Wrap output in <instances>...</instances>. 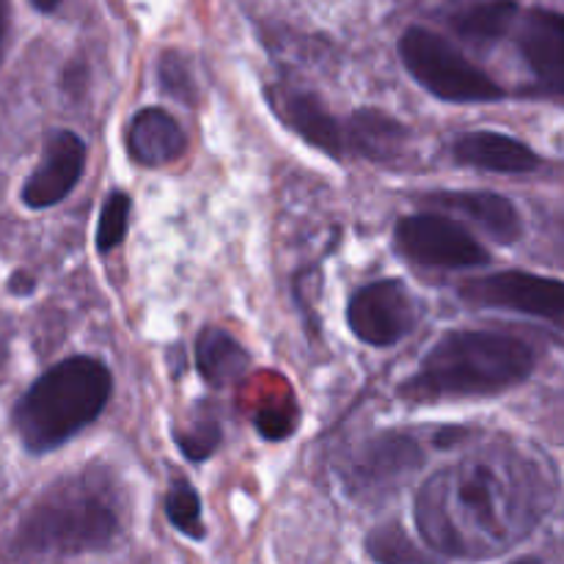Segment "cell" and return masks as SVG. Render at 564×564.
Here are the masks:
<instances>
[{
    "label": "cell",
    "mask_w": 564,
    "mask_h": 564,
    "mask_svg": "<svg viewBox=\"0 0 564 564\" xmlns=\"http://www.w3.org/2000/svg\"><path fill=\"white\" fill-rule=\"evenodd\" d=\"M510 564H540V562L532 560V556H527V560H518V562H510Z\"/></svg>",
    "instance_id": "26"
},
{
    "label": "cell",
    "mask_w": 564,
    "mask_h": 564,
    "mask_svg": "<svg viewBox=\"0 0 564 564\" xmlns=\"http://www.w3.org/2000/svg\"><path fill=\"white\" fill-rule=\"evenodd\" d=\"M367 554L378 564H433L400 523H383L375 529L367 538Z\"/></svg>",
    "instance_id": "19"
},
{
    "label": "cell",
    "mask_w": 564,
    "mask_h": 564,
    "mask_svg": "<svg viewBox=\"0 0 564 564\" xmlns=\"http://www.w3.org/2000/svg\"><path fill=\"white\" fill-rule=\"evenodd\" d=\"M463 301L482 308H505V312L529 314L564 328V281L549 275L505 270L482 279L466 281L460 290Z\"/></svg>",
    "instance_id": "7"
},
{
    "label": "cell",
    "mask_w": 564,
    "mask_h": 564,
    "mask_svg": "<svg viewBox=\"0 0 564 564\" xmlns=\"http://www.w3.org/2000/svg\"><path fill=\"white\" fill-rule=\"evenodd\" d=\"M130 209L132 202L127 193L113 191L108 202L102 204V213L97 220V248L99 253H108L124 242L127 229H130Z\"/></svg>",
    "instance_id": "21"
},
{
    "label": "cell",
    "mask_w": 564,
    "mask_h": 564,
    "mask_svg": "<svg viewBox=\"0 0 564 564\" xmlns=\"http://www.w3.org/2000/svg\"><path fill=\"white\" fill-rule=\"evenodd\" d=\"M521 53L538 80L564 97V14L529 11L521 25Z\"/></svg>",
    "instance_id": "13"
},
{
    "label": "cell",
    "mask_w": 564,
    "mask_h": 564,
    "mask_svg": "<svg viewBox=\"0 0 564 564\" xmlns=\"http://www.w3.org/2000/svg\"><path fill=\"white\" fill-rule=\"evenodd\" d=\"M160 86L169 97H174L182 105H193V99H196L193 72L180 53H165L160 58Z\"/></svg>",
    "instance_id": "22"
},
{
    "label": "cell",
    "mask_w": 564,
    "mask_h": 564,
    "mask_svg": "<svg viewBox=\"0 0 564 564\" xmlns=\"http://www.w3.org/2000/svg\"><path fill=\"white\" fill-rule=\"evenodd\" d=\"M218 444H220V430L218 424L213 422H196L191 424V430H176V446L182 449V455L191 457V460L196 463L207 460Z\"/></svg>",
    "instance_id": "23"
},
{
    "label": "cell",
    "mask_w": 564,
    "mask_h": 564,
    "mask_svg": "<svg viewBox=\"0 0 564 564\" xmlns=\"http://www.w3.org/2000/svg\"><path fill=\"white\" fill-rule=\"evenodd\" d=\"M6 25H9V0H0V39H3Z\"/></svg>",
    "instance_id": "25"
},
{
    "label": "cell",
    "mask_w": 564,
    "mask_h": 564,
    "mask_svg": "<svg viewBox=\"0 0 564 564\" xmlns=\"http://www.w3.org/2000/svg\"><path fill=\"white\" fill-rule=\"evenodd\" d=\"M165 516L171 527L182 532L185 538L202 540L204 538V518H202V499L196 490L185 482H176L165 496Z\"/></svg>",
    "instance_id": "20"
},
{
    "label": "cell",
    "mask_w": 564,
    "mask_h": 564,
    "mask_svg": "<svg viewBox=\"0 0 564 564\" xmlns=\"http://www.w3.org/2000/svg\"><path fill=\"white\" fill-rule=\"evenodd\" d=\"M534 350L523 339L496 330H449L402 386L416 402L490 397L523 383L534 369Z\"/></svg>",
    "instance_id": "2"
},
{
    "label": "cell",
    "mask_w": 564,
    "mask_h": 564,
    "mask_svg": "<svg viewBox=\"0 0 564 564\" xmlns=\"http://www.w3.org/2000/svg\"><path fill=\"white\" fill-rule=\"evenodd\" d=\"M119 534L113 485L94 474L58 479L17 529V545L31 554H88Z\"/></svg>",
    "instance_id": "4"
},
{
    "label": "cell",
    "mask_w": 564,
    "mask_h": 564,
    "mask_svg": "<svg viewBox=\"0 0 564 564\" xmlns=\"http://www.w3.org/2000/svg\"><path fill=\"white\" fill-rule=\"evenodd\" d=\"M31 6L36 11H42V14H50V11H55L61 6V0H31Z\"/></svg>",
    "instance_id": "24"
},
{
    "label": "cell",
    "mask_w": 564,
    "mask_h": 564,
    "mask_svg": "<svg viewBox=\"0 0 564 564\" xmlns=\"http://www.w3.org/2000/svg\"><path fill=\"white\" fill-rule=\"evenodd\" d=\"M86 169V143L69 130H55L44 143V154L22 185V202L31 209H47L64 202Z\"/></svg>",
    "instance_id": "9"
},
{
    "label": "cell",
    "mask_w": 564,
    "mask_h": 564,
    "mask_svg": "<svg viewBox=\"0 0 564 564\" xmlns=\"http://www.w3.org/2000/svg\"><path fill=\"white\" fill-rule=\"evenodd\" d=\"M516 17L518 6L512 0H490V3H479L474 9L463 11L455 20V28L460 36L488 44L505 36L512 28V22H516Z\"/></svg>",
    "instance_id": "18"
},
{
    "label": "cell",
    "mask_w": 564,
    "mask_h": 564,
    "mask_svg": "<svg viewBox=\"0 0 564 564\" xmlns=\"http://www.w3.org/2000/svg\"><path fill=\"white\" fill-rule=\"evenodd\" d=\"M427 204L474 220L499 242H516L523 231L521 213L507 196L490 191H441L427 196Z\"/></svg>",
    "instance_id": "12"
},
{
    "label": "cell",
    "mask_w": 564,
    "mask_h": 564,
    "mask_svg": "<svg viewBox=\"0 0 564 564\" xmlns=\"http://www.w3.org/2000/svg\"><path fill=\"white\" fill-rule=\"evenodd\" d=\"M248 352L240 341L224 328H204L196 339V367L202 378L213 386H229L246 375Z\"/></svg>",
    "instance_id": "17"
},
{
    "label": "cell",
    "mask_w": 564,
    "mask_h": 564,
    "mask_svg": "<svg viewBox=\"0 0 564 564\" xmlns=\"http://www.w3.org/2000/svg\"><path fill=\"white\" fill-rule=\"evenodd\" d=\"M268 99L273 105L275 116L292 132H297L308 147L319 149L330 158H339L345 152V124L334 119L314 94L290 86H273L268 91Z\"/></svg>",
    "instance_id": "11"
},
{
    "label": "cell",
    "mask_w": 564,
    "mask_h": 564,
    "mask_svg": "<svg viewBox=\"0 0 564 564\" xmlns=\"http://www.w3.org/2000/svg\"><path fill=\"white\" fill-rule=\"evenodd\" d=\"M127 152L143 169H160L185 154L187 138L180 121L163 108L138 110L127 127Z\"/></svg>",
    "instance_id": "14"
},
{
    "label": "cell",
    "mask_w": 564,
    "mask_h": 564,
    "mask_svg": "<svg viewBox=\"0 0 564 564\" xmlns=\"http://www.w3.org/2000/svg\"><path fill=\"white\" fill-rule=\"evenodd\" d=\"M405 138V127L383 110L364 108L345 121V149H352L369 160H389L391 154L400 152Z\"/></svg>",
    "instance_id": "16"
},
{
    "label": "cell",
    "mask_w": 564,
    "mask_h": 564,
    "mask_svg": "<svg viewBox=\"0 0 564 564\" xmlns=\"http://www.w3.org/2000/svg\"><path fill=\"white\" fill-rule=\"evenodd\" d=\"M394 237L397 248L411 262L427 264V268H479L490 259L477 237L460 220L441 213L408 215L397 224Z\"/></svg>",
    "instance_id": "6"
},
{
    "label": "cell",
    "mask_w": 564,
    "mask_h": 564,
    "mask_svg": "<svg viewBox=\"0 0 564 564\" xmlns=\"http://www.w3.org/2000/svg\"><path fill=\"white\" fill-rule=\"evenodd\" d=\"M455 158L463 165L479 171H496V174H527L540 165L538 152L518 138L494 130L463 132L452 147Z\"/></svg>",
    "instance_id": "15"
},
{
    "label": "cell",
    "mask_w": 564,
    "mask_h": 564,
    "mask_svg": "<svg viewBox=\"0 0 564 564\" xmlns=\"http://www.w3.org/2000/svg\"><path fill=\"white\" fill-rule=\"evenodd\" d=\"M422 457L416 438L397 433L375 435L347 460V485L356 494H375V490L397 485L402 477L416 471L422 466Z\"/></svg>",
    "instance_id": "10"
},
{
    "label": "cell",
    "mask_w": 564,
    "mask_h": 564,
    "mask_svg": "<svg viewBox=\"0 0 564 564\" xmlns=\"http://www.w3.org/2000/svg\"><path fill=\"white\" fill-rule=\"evenodd\" d=\"M400 58L413 80L444 102H496L505 97L494 77L485 75L455 44L427 28H408L402 33Z\"/></svg>",
    "instance_id": "5"
},
{
    "label": "cell",
    "mask_w": 564,
    "mask_h": 564,
    "mask_svg": "<svg viewBox=\"0 0 564 564\" xmlns=\"http://www.w3.org/2000/svg\"><path fill=\"white\" fill-rule=\"evenodd\" d=\"M110 391V369L97 358L75 356L50 367L14 408L22 446L33 455L64 446L105 411Z\"/></svg>",
    "instance_id": "3"
},
{
    "label": "cell",
    "mask_w": 564,
    "mask_h": 564,
    "mask_svg": "<svg viewBox=\"0 0 564 564\" xmlns=\"http://www.w3.org/2000/svg\"><path fill=\"white\" fill-rule=\"evenodd\" d=\"M532 494L534 485L523 463L474 455L441 468L422 485L416 527L438 554H494L532 523Z\"/></svg>",
    "instance_id": "1"
},
{
    "label": "cell",
    "mask_w": 564,
    "mask_h": 564,
    "mask_svg": "<svg viewBox=\"0 0 564 564\" xmlns=\"http://www.w3.org/2000/svg\"><path fill=\"white\" fill-rule=\"evenodd\" d=\"M416 323L419 303L400 279L372 281L347 303V325L364 345H397L416 328Z\"/></svg>",
    "instance_id": "8"
}]
</instances>
